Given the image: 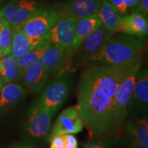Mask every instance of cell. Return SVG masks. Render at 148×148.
I'll return each mask as SVG.
<instances>
[{
  "mask_svg": "<svg viewBox=\"0 0 148 148\" xmlns=\"http://www.w3.org/2000/svg\"><path fill=\"white\" fill-rule=\"evenodd\" d=\"M135 61L121 65L92 64L85 66L81 73L76 106L92 138L116 133L114 129L116 92L127 68Z\"/></svg>",
  "mask_w": 148,
  "mask_h": 148,
  "instance_id": "cell-1",
  "label": "cell"
},
{
  "mask_svg": "<svg viewBox=\"0 0 148 148\" xmlns=\"http://www.w3.org/2000/svg\"><path fill=\"white\" fill-rule=\"evenodd\" d=\"M144 37L123 34L110 39L80 66L92 64L121 65L142 58L141 51L145 45Z\"/></svg>",
  "mask_w": 148,
  "mask_h": 148,
  "instance_id": "cell-2",
  "label": "cell"
},
{
  "mask_svg": "<svg viewBox=\"0 0 148 148\" xmlns=\"http://www.w3.org/2000/svg\"><path fill=\"white\" fill-rule=\"evenodd\" d=\"M73 71L63 69L45 84L40 95L33 103L56 112L69 97L73 83Z\"/></svg>",
  "mask_w": 148,
  "mask_h": 148,
  "instance_id": "cell-3",
  "label": "cell"
},
{
  "mask_svg": "<svg viewBox=\"0 0 148 148\" xmlns=\"http://www.w3.org/2000/svg\"><path fill=\"white\" fill-rule=\"evenodd\" d=\"M142 59L135 61L127 68L118 88L114 103V129L121 132L127 118V106L134 88L138 72L141 69Z\"/></svg>",
  "mask_w": 148,
  "mask_h": 148,
  "instance_id": "cell-4",
  "label": "cell"
},
{
  "mask_svg": "<svg viewBox=\"0 0 148 148\" xmlns=\"http://www.w3.org/2000/svg\"><path fill=\"white\" fill-rule=\"evenodd\" d=\"M56 113L38 106L34 103H32L25 125V135L29 143L41 142L47 139Z\"/></svg>",
  "mask_w": 148,
  "mask_h": 148,
  "instance_id": "cell-5",
  "label": "cell"
},
{
  "mask_svg": "<svg viewBox=\"0 0 148 148\" xmlns=\"http://www.w3.org/2000/svg\"><path fill=\"white\" fill-rule=\"evenodd\" d=\"M148 111V71L140 69L136 75L134 88L127 106V116L146 117Z\"/></svg>",
  "mask_w": 148,
  "mask_h": 148,
  "instance_id": "cell-6",
  "label": "cell"
},
{
  "mask_svg": "<svg viewBox=\"0 0 148 148\" xmlns=\"http://www.w3.org/2000/svg\"><path fill=\"white\" fill-rule=\"evenodd\" d=\"M43 8L36 0H11L0 10V16L11 25H21Z\"/></svg>",
  "mask_w": 148,
  "mask_h": 148,
  "instance_id": "cell-7",
  "label": "cell"
},
{
  "mask_svg": "<svg viewBox=\"0 0 148 148\" xmlns=\"http://www.w3.org/2000/svg\"><path fill=\"white\" fill-rule=\"evenodd\" d=\"M59 17L58 10L43 8L19 27L29 38H44Z\"/></svg>",
  "mask_w": 148,
  "mask_h": 148,
  "instance_id": "cell-8",
  "label": "cell"
},
{
  "mask_svg": "<svg viewBox=\"0 0 148 148\" xmlns=\"http://www.w3.org/2000/svg\"><path fill=\"white\" fill-rule=\"evenodd\" d=\"M114 33L101 24L96 30L83 40L75 50L76 51V64L75 67L80 66L83 62L97 53L110 39Z\"/></svg>",
  "mask_w": 148,
  "mask_h": 148,
  "instance_id": "cell-9",
  "label": "cell"
},
{
  "mask_svg": "<svg viewBox=\"0 0 148 148\" xmlns=\"http://www.w3.org/2000/svg\"><path fill=\"white\" fill-rule=\"evenodd\" d=\"M76 20L67 16H60L45 38L51 45L72 51Z\"/></svg>",
  "mask_w": 148,
  "mask_h": 148,
  "instance_id": "cell-10",
  "label": "cell"
},
{
  "mask_svg": "<svg viewBox=\"0 0 148 148\" xmlns=\"http://www.w3.org/2000/svg\"><path fill=\"white\" fill-rule=\"evenodd\" d=\"M84 127V123L79 114L77 106H71L60 112L51 127L47 140L56 135L77 134L82 132Z\"/></svg>",
  "mask_w": 148,
  "mask_h": 148,
  "instance_id": "cell-11",
  "label": "cell"
},
{
  "mask_svg": "<svg viewBox=\"0 0 148 148\" xmlns=\"http://www.w3.org/2000/svg\"><path fill=\"white\" fill-rule=\"evenodd\" d=\"M101 0H72L62 3L58 10L60 16L73 18L76 21L97 14Z\"/></svg>",
  "mask_w": 148,
  "mask_h": 148,
  "instance_id": "cell-12",
  "label": "cell"
},
{
  "mask_svg": "<svg viewBox=\"0 0 148 148\" xmlns=\"http://www.w3.org/2000/svg\"><path fill=\"white\" fill-rule=\"evenodd\" d=\"M71 53L60 47L51 45L44 51L40 60L48 73L56 75L64 69Z\"/></svg>",
  "mask_w": 148,
  "mask_h": 148,
  "instance_id": "cell-13",
  "label": "cell"
},
{
  "mask_svg": "<svg viewBox=\"0 0 148 148\" xmlns=\"http://www.w3.org/2000/svg\"><path fill=\"white\" fill-rule=\"evenodd\" d=\"M12 29V51L11 55L18 58L34 48L49 42L46 38H31L24 33L19 25H11Z\"/></svg>",
  "mask_w": 148,
  "mask_h": 148,
  "instance_id": "cell-14",
  "label": "cell"
},
{
  "mask_svg": "<svg viewBox=\"0 0 148 148\" xmlns=\"http://www.w3.org/2000/svg\"><path fill=\"white\" fill-rule=\"evenodd\" d=\"M49 74L42 65L40 59L25 70L22 75L23 84L31 92L38 93L47 84Z\"/></svg>",
  "mask_w": 148,
  "mask_h": 148,
  "instance_id": "cell-15",
  "label": "cell"
},
{
  "mask_svg": "<svg viewBox=\"0 0 148 148\" xmlns=\"http://www.w3.org/2000/svg\"><path fill=\"white\" fill-rule=\"evenodd\" d=\"M123 125L126 143L148 145L147 116L130 118L125 121Z\"/></svg>",
  "mask_w": 148,
  "mask_h": 148,
  "instance_id": "cell-16",
  "label": "cell"
},
{
  "mask_svg": "<svg viewBox=\"0 0 148 148\" xmlns=\"http://www.w3.org/2000/svg\"><path fill=\"white\" fill-rule=\"evenodd\" d=\"M115 32L135 36L145 37L148 33V23L146 17L138 12L121 17Z\"/></svg>",
  "mask_w": 148,
  "mask_h": 148,
  "instance_id": "cell-17",
  "label": "cell"
},
{
  "mask_svg": "<svg viewBox=\"0 0 148 148\" xmlns=\"http://www.w3.org/2000/svg\"><path fill=\"white\" fill-rule=\"evenodd\" d=\"M101 24L97 13L77 20L74 30V39L72 45V51L80 45L82 42L92 32L96 30Z\"/></svg>",
  "mask_w": 148,
  "mask_h": 148,
  "instance_id": "cell-18",
  "label": "cell"
},
{
  "mask_svg": "<svg viewBox=\"0 0 148 148\" xmlns=\"http://www.w3.org/2000/svg\"><path fill=\"white\" fill-rule=\"evenodd\" d=\"M27 95L21 85L10 82L3 85L0 91V108H7L18 104Z\"/></svg>",
  "mask_w": 148,
  "mask_h": 148,
  "instance_id": "cell-19",
  "label": "cell"
},
{
  "mask_svg": "<svg viewBox=\"0 0 148 148\" xmlns=\"http://www.w3.org/2000/svg\"><path fill=\"white\" fill-rule=\"evenodd\" d=\"M97 15L101 24L109 30L115 32L121 21V16L117 10L106 0H101Z\"/></svg>",
  "mask_w": 148,
  "mask_h": 148,
  "instance_id": "cell-20",
  "label": "cell"
},
{
  "mask_svg": "<svg viewBox=\"0 0 148 148\" xmlns=\"http://www.w3.org/2000/svg\"><path fill=\"white\" fill-rule=\"evenodd\" d=\"M2 70L0 77L4 82H15L22 78V73L18 69L16 59L11 54L7 55L1 58Z\"/></svg>",
  "mask_w": 148,
  "mask_h": 148,
  "instance_id": "cell-21",
  "label": "cell"
},
{
  "mask_svg": "<svg viewBox=\"0 0 148 148\" xmlns=\"http://www.w3.org/2000/svg\"><path fill=\"white\" fill-rule=\"evenodd\" d=\"M50 45V42H47L43 45L39 46V47L34 48V49L26 53L25 54L15 58L16 64H17L20 71L21 72L22 75H23L24 71L28 66L32 65V64L35 63L41 58L44 51Z\"/></svg>",
  "mask_w": 148,
  "mask_h": 148,
  "instance_id": "cell-22",
  "label": "cell"
},
{
  "mask_svg": "<svg viewBox=\"0 0 148 148\" xmlns=\"http://www.w3.org/2000/svg\"><path fill=\"white\" fill-rule=\"evenodd\" d=\"M0 47L3 51V57L11 54L12 51V29L11 25L5 18L0 19Z\"/></svg>",
  "mask_w": 148,
  "mask_h": 148,
  "instance_id": "cell-23",
  "label": "cell"
},
{
  "mask_svg": "<svg viewBox=\"0 0 148 148\" xmlns=\"http://www.w3.org/2000/svg\"><path fill=\"white\" fill-rule=\"evenodd\" d=\"M120 133L121 132L103 137L92 138L84 148H116L121 139Z\"/></svg>",
  "mask_w": 148,
  "mask_h": 148,
  "instance_id": "cell-24",
  "label": "cell"
},
{
  "mask_svg": "<svg viewBox=\"0 0 148 148\" xmlns=\"http://www.w3.org/2000/svg\"><path fill=\"white\" fill-rule=\"evenodd\" d=\"M111 5H112L117 10L120 14L126 12L127 8V0H107Z\"/></svg>",
  "mask_w": 148,
  "mask_h": 148,
  "instance_id": "cell-25",
  "label": "cell"
},
{
  "mask_svg": "<svg viewBox=\"0 0 148 148\" xmlns=\"http://www.w3.org/2000/svg\"><path fill=\"white\" fill-rule=\"evenodd\" d=\"M49 148H65V138L64 135H56L50 140Z\"/></svg>",
  "mask_w": 148,
  "mask_h": 148,
  "instance_id": "cell-26",
  "label": "cell"
},
{
  "mask_svg": "<svg viewBox=\"0 0 148 148\" xmlns=\"http://www.w3.org/2000/svg\"><path fill=\"white\" fill-rule=\"evenodd\" d=\"M65 138V148H77L78 143L76 137L72 134H64Z\"/></svg>",
  "mask_w": 148,
  "mask_h": 148,
  "instance_id": "cell-27",
  "label": "cell"
},
{
  "mask_svg": "<svg viewBox=\"0 0 148 148\" xmlns=\"http://www.w3.org/2000/svg\"><path fill=\"white\" fill-rule=\"evenodd\" d=\"M136 12H139L145 16L148 14V0H139L137 3Z\"/></svg>",
  "mask_w": 148,
  "mask_h": 148,
  "instance_id": "cell-28",
  "label": "cell"
},
{
  "mask_svg": "<svg viewBox=\"0 0 148 148\" xmlns=\"http://www.w3.org/2000/svg\"><path fill=\"white\" fill-rule=\"evenodd\" d=\"M126 148H148V145H140V144L126 143Z\"/></svg>",
  "mask_w": 148,
  "mask_h": 148,
  "instance_id": "cell-29",
  "label": "cell"
},
{
  "mask_svg": "<svg viewBox=\"0 0 148 148\" xmlns=\"http://www.w3.org/2000/svg\"><path fill=\"white\" fill-rule=\"evenodd\" d=\"M22 148H38L35 147L33 145H30V144H21Z\"/></svg>",
  "mask_w": 148,
  "mask_h": 148,
  "instance_id": "cell-30",
  "label": "cell"
},
{
  "mask_svg": "<svg viewBox=\"0 0 148 148\" xmlns=\"http://www.w3.org/2000/svg\"><path fill=\"white\" fill-rule=\"evenodd\" d=\"M10 148H22L21 144H14Z\"/></svg>",
  "mask_w": 148,
  "mask_h": 148,
  "instance_id": "cell-31",
  "label": "cell"
},
{
  "mask_svg": "<svg viewBox=\"0 0 148 148\" xmlns=\"http://www.w3.org/2000/svg\"><path fill=\"white\" fill-rule=\"evenodd\" d=\"M3 83H4V82H3L2 79H1V80H0V91H1L2 86H3V85H4V84H3Z\"/></svg>",
  "mask_w": 148,
  "mask_h": 148,
  "instance_id": "cell-32",
  "label": "cell"
},
{
  "mask_svg": "<svg viewBox=\"0 0 148 148\" xmlns=\"http://www.w3.org/2000/svg\"><path fill=\"white\" fill-rule=\"evenodd\" d=\"M3 57V51L2 49H1V48L0 47V60H1V58H2Z\"/></svg>",
  "mask_w": 148,
  "mask_h": 148,
  "instance_id": "cell-33",
  "label": "cell"
},
{
  "mask_svg": "<svg viewBox=\"0 0 148 148\" xmlns=\"http://www.w3.org/2000/svg\"><path fill=\"white\" fill-rule=\"evenodd\" d=\"M0 60V74H1V70H2V63H1V60Z\"/></svg>",
  "mask_w": 148,
  "mask_h": 148,
  "instance_id": "cell-34",
  "label": "cell"
},
{
  "mask_svg": "<svg viewBox=\"0 0 148 148\" xmlns=\"http://www.w3.org/2000/svg\"><path fill=\"white\" fill-rule=\"evenodd\" d=\"M1 2H2V0H0V5H1Z\"/></svg>",
  "mask_w": 148,
  "mask_h": 148,
  "instance_id": "cell-35",
  "label": "cell"
},
{
  "mask_svg": "<svg viewBox=\"0 0 148 148\" xmlns=\"http://www.w3.org/2000/svg\"><path fill=\"white\" fill-rule=\"evenodd\" d=\"M0 19H1V16H0Z\"/></svg>",
  "mask_w": 148,
  "mask_h": 148,
  "instance_id": "cell-36",
  "label": "cell"
}]
</instances>
